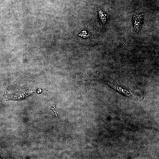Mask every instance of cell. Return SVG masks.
<instances>
[{
  "mask_svg": "<svg viewBox=\"0 0 159 159\" xmlns=\"http://www.w3.org/2000/svg\"><path fill=\"white\" fill-rule=\"evenodd\" d=\"M36 83L28 79L23 78L14 82L7 89L5 96L8 100H21L34 93Z\"/></svg>",
  "mask_w": 159,
  "mask_h": 159,
  "instance_id": "6da1fadb",
  "label": "cell"
},
{
  "mask_svg": "<svg viewBox=\"0 0 159 159\" xmlns=\"http://www.w3.org/2000/svg\"><path fill=\"white\" fill-rule=\"evenodd\" d=\"M144 13H137L134 15L132 18L135 30L137 32L142 28L143 23Z\"/></svg>",
  "mask_w": 159,
  "mask_h": 159,
  "instance_id": "7a4b0ae2",
  "label": "cell"
}]
</instances>
